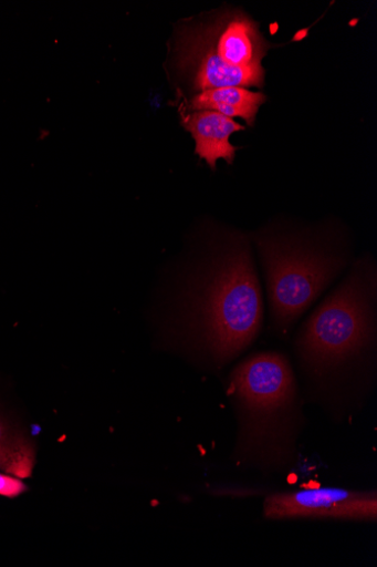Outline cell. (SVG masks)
<instances>
[{"label": "cell", "mask_w": 377, "mask_h": 567, "mask_svg": "<svg viewBox=\"0 0 377 567\" xmlns=\"http://www.w3.org/2000/svg\"><path fill=\"white\" fill-rule=\"evenodd\" d=\"M161 279L159 343L221 375L259 339L265 300L249 231L207 219Z\"/></svg>", "instance_id": "6da1fadb"}, {"label": "cell", "mask_w": 377, "mask_h": 567, "mask_svg": "<svg viewBox=\"0 0 377 567\" xmlns=\"http://www.w3.org/2000/svg\"><path fill=\"white\" fill-rule=\"evenodd\" d=\"M292 339L304 401L338 423L358 414L377 381V262L370 251L356 256Z\"/></svg>", "instance_id": "7a4b0ae2"}, {"label": "cell", "mask_w": 377, "mask_h": 567, "mask_svg": "<svg viewBox=\"0 0 377 567\" xmlns=\"http://www.w3.org/2000/svg\"><path fill=\"white\" fill-rule=\"evenodd\" d=\"M249 234L264 293L268 330L286 341L354 264L353 233L336 217L306 223L279 216Z\"/></svg>", "instance_id": "3957f363"}, {"label": "cell", "mask_w": 377, "mask_h": 567, "mask_svg": "<svg viewBox=\"0 0 377 567\" xmlns=\"http://www.w3.org/2000/svg\"><path fill=\"white\" fill-rule=\"evenodd\" d=\"M224 384L237 420V466L265 475L290 471L306 425L291 358L280 350L250 353L233 364Z\"/></svg>", "instance_id": "277c9868"}, {"label": "cell", "mask_w": 377, "mask_h": 567, "mask_svg": "<svg viewBox=\"0 0 377 567\" xmlns=\"http://www.w3.org/2000/svg\"><path fill=\"white\" fill-rule=\"evenodd\" d=\"M272 44L245 12L232 9L184 23L172 65L193 94L218 87H262V61Z\"/></svg>", "instance_id": "5b68a950"}, {"label": "cell", "mask_w": 377, "mask_h": 567, "mask_svg": "<svg viewBox=\"0 0 377 567\" xmlns=\"http://www.w3.org/2000/svg\"><path fill=\"white\" fill-rule=\"evenodd\" d=\"M263 518L284 520H335L376 523V491L314 487L282 492L265 497Z\"/></svg>", "instance_id": "8992f818"}, {"label": "cell", "mask_w": 377, "mask_h": 567, "mask_svg": "<svg viewBox=\"0 0 377 567\" xmlns=\"http://www.w3.org/2000/svg\"><path fill=\"white\" fill-rule=\"evenodd\" d=\"M182 126L196 142V154L211 171H217L219 161L233 165L238 147L230 143L232 134L245 127L232 118L211 111H188L180 106Z\"/></svg>", "instance_id": "52a82bcc"}, {"label": "cell", "mask_w": 377, "mask_h": 567, "mask_svg": "<svg viewBox=\"0 0 377 567\" xmlns=\"http://www.w3.org/2000/svg\"><path fill=\"white\" fill-rule=\"evenodd\" d=\"M266 96L239 86H227L201 91L181 105L188 111H211L229 118H242L249 126H254L260 107Z\"/></svg>", "instance_id": "ba28073f"}, {"label": "cell", "mask_w": 377, "mask_h": 567, "mask_svg": "<svg viewBox=\"0 0 377 567\" xmlns=\"http://www.w3.org/2000/svg\"><path fill=\"white\" fill-rule=\"evenodd\" d=\"M34 465V445L0 416V470L18 478H29Z\"/></svg>", "instance_id": "9c48e42d"}, {"label": "cell", "mask_w": 377, "mask_h": 567, "mask_svg": "<svg viewBox=\"0 0 377 567\" xmlns=\"http://www.w3.org/2000/svg\"><path fill=\"white\" fill-rule=\"evenodd\" d=\"M27 491V486L15 477L0 474V495L17 497Z\"/></svg>", "instance_id": "30bf717a"}]
</instances>
